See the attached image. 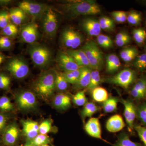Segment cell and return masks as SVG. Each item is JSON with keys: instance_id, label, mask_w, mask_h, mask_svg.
I'll return each instance as SVG.
<instances>
[{"instance_id": "23", "label": "cell", "mask_w": 146, "mask_h": 146, "mask_svg": "<svg viewBox=\"0 0 146 146\" xmlns=\"http://www.w3.org/2000/svg\"><path fill=\"white\" fill-rule=\"evenodd\" d=\"M138 54V49L133 46L125 48L120 53V57L125 62H129L134 60Z\"/></svg>"}, {"instance_id": "57", "label": "cell", "mask_w": 146, "mask_h": 146, "mask_svg": "<svg viewBox=\"0 0 146 146\" xmlns=\"http://www.w3.org/2000/svg\"><path fill=\"white\" fill-rule=\"evenodd\" d=\"M41 146H49L48 145V144H46V145H42Z\"/></svg>"}, {"instance_id": "33", "label": "cell", "mask_w": 146, "mask_h": 146, "mask_svg": "<svg viewBox=\"0 0 146 146\" xmlns=\"http://www.w3.org/2000/svg\"><path fill=\"white\" fill-rule=\"evenodd\" d=\"M56 88L60 91H65L68 87L69 83L67 82L63 73L56 72Z\"/></svg>"}, {"instance_id": "11", "label": "cell", "mask_w": 146, "mask_h": 146, "mask_svg": "<svg viewBox=\"0 0 146 146\" xmlns=\"http://www.w3.org/2000/svg\"><path fill=\"white\" fill-rule=\"evenodd\" d=\"M121 102L124 106V116L129 130L131 131L134 128V122L136 117V107L133 102L122 99Z\"/></svg>"}, {"instance_id": "10", "label": "cell", "mask_w": 146, "mask_h": 146, "mask_svg": "<svg viewBox=\"0 0 146 146\" xmlns=\"http://www.w3.org/2000/svg\"><path fill=\"white\" fill-rule=\"evenodd\" d=\"M57 17L55 12L50 8L45 13L43 21V29L45 33L50 36L54 35L58 28Z\"/></svg>"}, {"instance_id": "18", "label": "cell", "mask_w": 146, "mask_h": 146, "mask_svg": "<svg viewBox=\"0 0 146 146\" xmlns=\"http://www.w3.org/2000/svg\"><path fill=\"white\" fill-rule=\"evenodd\" d=\"M125 123L121 115L116 114L108 120L106 128L108 131L116 133L122 130L125 127Z\"/></svg>"}, {"instance_id": "38", "label": "cell", "mask_w": 146, "mask_h": 146, "mask_svg": "<svg viewBox=\"0 0 146 146\" xmlns=\"http://www.w3.org/2000/svg\"><path fill=\"white\" fill-rule=\"evenodd\" d=\"M133 66L138 70L144 71L146 69V54L138 55L133 60Z\"/></svg>"}, {"instance_id": "46", "label": "cell", "mask_w": 146, "mask_h": 146, "mask_svg": "<svg viewBox=\"0 0 146 146\" xmlns=\"http://www.w3.org/2000/svg\"><path fill=\"white\" fill-rule=\"evenodd\" d=\"M10 78L8 76L0 74V89H7L10 86Z\"/></svg>"}, {"instance_id": "54", "label": "cell", "mask_w": 146, "mask_h": 146, "mask_svg": "<svg viewBox=\"0 0 146 146\" xmlns=\"http://www.w3.org/2000/svg\"><path fill=\"white\" fill-rule=\"evenodd\" d=\"M23 146H35L34 145H33L29 141H27V142Z\"/></svg>"}, {"instance_id": "28", "label": "cell", "mask_w": 146, "mask_h": 146, "mask_svg": "<svg viewBox=\"0 0 146 146\" xmlns=\"http://www.w3.org/2000/svg\"><path fill=\"white\" fill-rule=\"evenodd\" d=\"M118 99L115 97H110L103 102V108L106 113L115 112L117 109Z\"/></svg>"}, {"instance_id": "52", "label": "cell", "mask_w": 146, "mask_h": 146, "mask_svg": "<svg viewBox=\"0 0 146 146\" xmlns=\"http://www.w3.org/2000/svg\"><path fill=\"white\" fill-rule=\"evenodd\" d=\"M129 35L125 32L122 31L116 35L115 40H119L123 39L129 36Z\"/></svg>"}, {"instance_id": "6", "label": "cell", "mask_w": 146, "mask_h": 146, "mask_svg": "<svg viewBox=\"0 0 146 146\" xmlns=\"http://www.w3.org/2000/svg\"><path fill=\"white\" fill-rule=\"evenodd\" d=\"M83 36L78 32L67 29L63 32L61 41L63 44L71 50L76 49L83 42Z\"/></svg>"}, {"instance_id": "60", "label": "cell", "mask_w": 146, "mask_h": 146, "mask_svg": "<svg viewBox=\"0 0 146 146\" xmlns=\"http://www.w3.org/2000/svg\"></svg>"}, {"instance_id": "55", "label": "cell", "mask_w": 146, "mask_h": 146, "mask_svg": "<svg viewBox=\"0 0 146 146\" xmlns=\"http://www.w3.org/2000/svg\"><path fill=\"white\" fill-rule=\"evenodd\" d=\"M3 60V56H2L1 55V54H0V64H1V63L2 62Z\"/></svg>"}, {"instance_id": "32", "label": "cell", "mask_w": 146, "mask_h": 146, "mask_svg": "<svg viewBox=\"0 0 146 146\" xmlns=\"http://www.w3.org/2000/svg\"><path fill=\"white\" fill-rule=\"evenodd\" d=\"M97 41L98 44L104 48L109 49L113 47V41L108 35L100 34L97 36Z\"/></svg>"}, {"instance_id": "41", "label": "cell", "mask_w": 146, "mask_h": 146, "mask_svg": "<svg viewBox=\"0 0 146 146\" xmlns=\"http://www.w3.org/2000/svg\"><path fill=\"white\" fill-rule=\"evenodd\" d=\"M52 126V123L50 120H44L39 125V133L43 135H46L50 131Z\"/></svg>"}, {"instance_id": "14", "label": "cell", "mask_w": 146, "mask_h": 146, "mask_svg": "<svg viewBox=\"0 0 146 146\" xmlns=\"http://www.w3.org/2000/svg\"><path fill=\"white\" fill-rule=\"evenodd\" d=\"M57 62L60 68L65 72L76 70L81 68L66 53H59L58 56Z\"/></svg>"}, {"instance_id": "35", "label": "cell", "mask_w": 146, "mask_h": 146, "mask_svg": "<svg viewBox=\"0 0 146 146\" xmlns=\"http://www.w3.org/2000/svg\"><path fill=\"white\" fill-rule=\"evenodd\" d=\"M133 39L138 44L141 45L146 39V32L144 29H134L132 31Z\"/></svg>"}, {"instance_id": "44", "label": "cell", "mask_w": 146, "mask_h": 146, "mask_svg": "<svg viewBox=\"0 0 146 146\" xmlns=\"http://www.w3.org/2000/svg\"><path fill=\"white\" fill-rule=\"evenodd\" d=\"M10 18L9 13L7 11H3L0 12V28L3 29L9 23Z\"/></svg>"}, {"instance_id": "2", "label": "cell", "mask_w": 146, "mask_h": 146, "mask_svg": "<svg viewBox=\"0 0 146 146\" xmlns=\"http://www.w3.org/2000/svg\"><path fill=\"white\" fill-rule=\"evenodd\" d=\"M56 72L51 70L44 72L36 80L35 89L39 96L43 98H48L51 96L56 88Z\"/></svg>"}, {"instance_id": "58", "label": "cell", "mask_w": 146, "mask_h": 146, "mask_svg": "<svg viewBox=\"0 0 146 146\" xmlns=\"http://www.w3.org/2000/svg\"><path fill=\"white\" fill-rule=\"evenodd\" d=\"M144 3H145V4L146 5V1H144Z\"/></svg>"}, {"instance_id": "36", "label": "cell", "mask_w": 146, "mask_h": 146, "mask_svg": "<svg viewBox=\"0 0 146 146\" xmlns=\"http://www.w3.org/2000/svg\"><path fill=\"white\" fill-rule=\"evenodd\" d=\"M13 109V105L8 97L0 98V111L2 113L10 112Z\"/></svg>"}, {"instance_id": "3", "label": "cell", "mask_w": 146, "mask_h": 146, "mask_svg": "<svg viewBox=\"0 0 146 146\" xmlns=\"http://www.w3.org/2000/svg\"><path fill=\"white\" fill-rule=\"evenodd\" d=\"M81 49L88 58L91 69L98 71L101 70L104 64L103 55L96 42L89 41Z\"/></svg>"}, {"instance_id": "15", "label": "cell", "mask_w": 146, "mask_h": 146, "mask_svg": "<svg viewBox=\"0 0 146 146\" xmlns=\"http://www.w3.org/2000/svg\"><path fill=\"white\" fill-rule=\"evenodd\" d=\"M84 130L91 137L104 141L102 137L101 126L98 118H90L84 125Z\"/></svg>"}, {"instance_id": "45", "label": "cell", "mask_w": 146, "mask_h": 146, "mask_svg": "<svg viewBox=\"0 0 146 146\" xmlns=\"http://www.w3.org/2000/svg\"><path fill=\"white\" fill-rule=\"evenodd\" d=\"M134 128L143 143L144 145L146 146V127L137 125L134 126Z\"/></svg>"}, {"instance_id": "47", "label": "cell", "mask_w": 146, "mask_h": 146, "mask_svg": "<svg viewBox=\"0 0 146 146\" xmlns=\"http://www.w3.org/2000/svg\"><path fill=\"white\" fill-rule=\"evenodd\" d=\"M11 44V40L7 36H2L0 38V48H8Z\"/></svg>"}, {"instance_id": "27", "label": "cell", "mask_w": 146, "mask_h": 146, "mask_svg": "<svg viewBox=\"0 0 146 146\" xmlns=\"http://www.w3.org/2000/svg\"><path fill=\"white\" fill-rule=\"evenodd\" d=\"M114 146H143L139 143H135L130 140L125 132L121 133Z\"/></svg>"}, {"instance_id": "24", "label": "cell", "mask_w": 146, "mask_h": 146, "mask_svg": "<svg viewBox=\"0 0 146 146\" xmlns=\"http://www.w3.org/2000/svg\"><path fill=\"white\" fill-rule=\"evenodd\" d=\"M10 20L15 25H20L26 18V13L19 7L12 9L9 12Z\"/></svg>"}, {"instance_id": "40", "label": "cell", "mask_w": 146, "mask_h": 146, "mask_svg": "<svg viewBox=\"0 0 146 146\" xmlns=\"http://www.w3.org/2000/svg\"><path fill=\"white\" fill-rule=\"evenodd\" d=\"M29 141L35 146H41L49 143L50 139L47 135L39 133L33 139Z\"/></svg>"}, {"instance_id": "5", "label": "cell", "mask_w": 146, "mask_h": 146, "mask_svg": "<svg viewBox=\"0 0 146 146\" xmlns=\"http://www.w3.org/2000/svg\"><path fill=\"white\" fill-rule=\"evenodd\" d=\"M136 77V73L134 71L125 69L112 77L106 79V81L108 83L118 85L127 89L133 83Z\"/></svg>"}, {"instance_id": "30", "label": "cell", "mask_w": 146, "mask_h": 146, "mask_svg": "<svg viewBox=\"0 0 146 146\" xmlns=\"http://www.w3.org/2000/svg\"><path fill=\"white\" fill-rule=\"evenodd\" d=\"M101 76L99 71L97 70H92L91 72V79L89 86L86 88V90L92 91L95 88L98 87L100 83Z\"/></svg>"}, {"instance_id": "39", "label": "cell", "mask_w": 146, "mask_h": 146, "mask_svg": "<svg viewBox=\"0 0 146 146\" xmlns=\"http://www.w3.org/2000/svg\"><path fill=\"white\" fill-rule=\"evenodd\" d=\"M85 92L84 90L78 91L73 96L72 101L74 104L78 106H84L86 104L87 99Z\"/></svg>"}, {"instance_id": "50", "label": "cell", "mask_w": 146, "mask_h": 146, "mask_svg": "<svg viewBox=\"0 0 146 146\" xmlns=\"http://www.w3.org/2000/svg\"><path fill=\"white\" fill-rule=\"evenodd\" d=\"M131 94L132 96L136 99H141L144 98V96L139 91L132 88L131 91Z\"/></svg>"}, {"instance_id": "31", "label": "cell", "mask_w": 146, "mask_h": 146, "mask_svg": "<svg viewBox=\"0 0 146 146\" xmlns=\"http://www.w3.org/2000/svg\"><path fill=\"white\" fill-rule=\"evenodd\" d=\"M99 22L102 29L110 31H113L115 30V22L111 18L103 16L100 18Z\"/></svg>"}, {"instance_id": "13", "label": "cell", "mask_w": 146, "mask_h": 146, "mask_svg": "<svg viewBox=\"0 0 146 146\" xmlns=\"http://www.w3.org/2000/svg\"><path fill=\"white\" fill-rule=\"evenodd\" d=\"M20 134L18 126L14 123L10 124L4 130L3 140L5 145L12 146L16 143Z\"/></svg>"}, {"instance_id": "12", "label": "cell", "mask_w": 146, "mask_h": 146, "mask_svg": "<svg viewBox=\"0 0 146 146\" xmlns=\"http://www.w3.org/2000/svg\"><path fill=\"white\" fill-rule=\"evenodd\" d=\"M38 26L35 23H31L24 27L21 31V36L23 41L29 44L36 42L38 38Z\"/></svg>"}, {"instance_id": "4", "label": "cell", "mask_w": 146, "mask_h": 146, "mask_svg": "<svg viewBox=\"0 0 146 146\" xmlns=\"http://www.w3.org/2000/svg\"><path fill=\"white\" fill-rule=\"evenodd\" d=\"M29 52L33 63L39 68L46 67L51 60V52L48 48L44 46H33L29 49Z\"/></svg>"}, {"instance_id": "42", "label": "cell", "mask_w": 146, "mask_h": 146, "mask_svg": "<svg viewBox=\"0 0 146 146\" xmlns=\"http://www.w3.org/2000/svg\"><path fill=\"white\" fill-rule=\"evenodd\" d=\"M2 32L6 36H13L18 33V29L16 25L9 23L5 28L3 29Z\"/></svg>"}, {"instance_id": "26", "label": "cell", "mask_w": 146, "mask_h": 146, "mask_svg": "<svg viewBox=\"0 0 146 146\" xmlns=\"http://www.w3.org/2000/svg\"><path fill=\"white\" fill-rule=\"evenodd\" d=\"M99 110V108L92 102H87L84 106L81 112V116L84 120L87 117H91Z\"/></svg>"}, {"instance_id": "43", "label": "cell", "mask_w": 146, "mask_h": 146, "mask_svg": "<svg viewBox=\"0 0 146 146\" xmlns=\"http://www.w3.org/2000/svg\"><path fill=\"white\" fill-rule=\"evenodd\" d=\"M133 88L140 92L144 97L146 92V79L142 78L137 82Z\"/></svg>"}, {"instance_id": "9", "label": "cell", "mask_w": 146, "mask_h": 146, "mask_svg": "<svg viewBox=\"0 0 146 146\" xmlns=\"http://www.w3.org/2000/svg\"><path fill=\"white\" fill-rule=\"evenodd\" d=\"M16 102L18 107L23 110H29L34 108L37 101L35 95L30 91H24L16 96Z\"/></svg>"}, {"instance_id": "51", "label": "cell", "mask_w": 146, "mask_h": 146, "mask_svg": "<svg viewBox=\"0 0 146 146\" xmlns=\"http://www.w3.org/2000/svg\"><path fill=\"white\" fill-rule=\"evenodd\" d=\"M111 15L115 21L118 23H122L119 14V11H114L111 13Z\"/></svg>"}, {"instance_id": "7", "label": "cell", "mask_w": 146, "mask_h": 146, "mask_svg": "<svg viewBox=\"0 0 146 146\" xmlns=\"http://www.w3.org/2000/svg\"><path fill=\"white\" fill-rule=\"evenodd\" d=\"M7 69L16 78H25L28 75L29 68L24 60L20 58L12 59L7 65Z\"/></svg>"}, {"instance_id": "17", "label": "cell", "mask_w": 146, "mask_h": 146, "mask_svg": "<svg viewBox=\"0 0 146 146\" xmlns=\"http://www.w3.org/2000/svg\"><path fill=\"white\" fill-rule=\"evenodd\" d=\"M23 132L28 141L35 138L39 133V125L35 121L31 120H23L21 121Z\"/></svg>"}, {"instance_id": "53", "label": "cell", "mask_w": 146, "mask_h": 146, "mask_svg": "<svg viewBox=\"0 0 146 146\" xmlns=\"http://www.w3.org/2000/svg\"><path fill=\"white\" fill-rule=\"evenodd\" d=\"M119 12L121 20L122 23H125L127 20L128 13L125 11H119Z\"/></svg>"}, {"instance_id": "48", "label": "cell", "mask_w": 146, "mask_h": 146, "mask_svg": "<svg viewBox=\"0 0 146 146\" xmlns=\"http://www.w3.org/2000/svg\"><path fill=\"white\" fill-rule=\"evenodd\" d=\"M8 118L3 113H0V132L5 130L6 127Z\"/></svg>"}, {"instance_id": "21", "label": "cell", "mask_w": 146, "mask_h": 146, "mask_svg": "<svg viewBox=\"0 0 146 146\" xmlns=\"http://www.w3.org/2000/svg\"><path fill=\"white\" fill-rule=\"evenodd\" d=\"M53 103L56 108L61 110H65L71 106V99L68 95L59 94L55 97Z\"/></svg>"}, {"instance_id": "22", "label": "cell", "mask_w": 146, "mask_h": 146, "mask_svg": "<svg viewBox=\"0 0 146 146\" xmlns=\"http://www.w3.org/2000/svg\"><path fill=\"white\" fill-rule=\"evenodd\" d=\"M106 69L108 72L113 73L118 70L121 66L119 57L114 54L107 55L105 57Z\"/></svg>"}, {"instance_id": "19", "label": "cell", "mask_w": 146, "mask_h": 146, "mask_svg": "<svg viewBox=\"0 0 146 146\" xmlns=\"http://www.w3.org/2000/svg\"><path fill=\"white\" fill-rule=\"evenodd\" d=\"M66 53L72 58L80 67H88L91 69L88 58L82 49L70 50L67 51Z\"/></svg>"}, {"instance_id": "25", "label": "cell", "mask_w": 146, "mask_h": 146, "mask_svg": "<svg viewBox=\"0 0 146 146\" xmlns=\"http://www.w3.org/2000/svg\"><path fill=\"white\" fill-rule=\"evenodd\" d=\"M93 99L98 102H104L109 98L107 90L102 87H98L91 91Z\"/></svg>"}, {"instance_id": "1", "label": "cell", "mask_w": 146, "mask_h": 146, "mask_svg": "<svg viewBox=\"0 0 146 146\" xmlns=\"http://www.w3.org/2000/svg\"><path fill=\"white\" fill-rule=\"evenodd\" d=\"M65 11L71 16L94 15L101 12V9L94 1L72 2L64 6Z\"/></svg>"}, {"instance_id": "8", "label": "cell", "mask_w": 146, "mask_h": 146, "mask_svg": "<svg viewBox=\"0 0 146 146\" xmlns=\"http://www.w3.org/2000/svg\"><path fill=\"white\" fill-rule=\"evenodd\" d=\"M18 7L26 14L35 18H40L43 16L50 9L46 5L28 1H23L19 3Z\"/></svg>"}, {"instance_id": "37", "label": "cell", "mask_w": 146, "mask_h": 146, "mask_svg": "<svg viewBox=\"0 0 146 146\" xmlns=\"http://www.w3.org/2000/svg\"><path fill=\"white\" fill-rule=\"evenodd\" d=\"M136 117L144 126L146 127V102L136 108Z\"/></svg>"}, {"instance_id": "34", "label": "cell", "mask_w": 146, "mask_h": 146, "mask_svg": "<svg viewBox=\"0 0 146 146\" xmlns=\"http://www.w3.org/2000/svg\"><path fill=\"white\" fill-rule=\"evenodd\" d=\"M142 19V15L140 12L132 11L128 14L127 21L130 25L137 26L141 23Z\"/></svg>"}, {"instance_id": "29", "label": "cell", "mask_w": 146, "mask_h": 146, "mask_svg": "<svg viewBox=\"0 0 146 146\" xmlns=\"http://www.w3.org/2000/svg\"><path fill=\"white\" fill-rule=\"evenodd\" d=\"M81 70L82 67L76 70L64 72L63 74L68 83L76 84L80 76Z\"/></svg>"}, {"instance_id": "59", "label": "cell", "mask_w": 146, "mask_h": 146, "mask_svg": "<svg viewBox=\"0 0 146 146\" xmlns=\"http://www.w3.org/2000/svg\"><path fill=\"white\" fill-rule=\"evenodd\" d=\"M145 97L146 98V93H145Z\"/></svg>"}, {"instance_id": "49", "label": "cell", "mask_w": 146, "mask_h": 146, "mask_svg": "<svg viewBox=\"0 0 146 146\" xmlns=\"http://www.w3.org/2000/svg\"><path fill=\"white\" fill-rule=\"evenodd\" d=\"M131 41V37L130 35L119 40H115V43L119 47H123L125 45L128 44Z\"/></svg>"}, {"instance_id": "16", "label": "cell", "mask_w": 146, "mask_h": 146, "mask_svg": "<svg viewBox=\"0 0 146 146\" xmlns=\"http://www.w3.org/2000/svg\"><path fill=\"white\" fill-rule=\"evenodd\" d=\"M81 25L84 31L90 36H97L101 32L99 21L94 18H87L84 19Z\"/></svg>"}, {"instance_id": "56", "label": "cell", "mask_w": 146, "mask_h": 146, "mask_svg": "<svg viewBox=\"0 0 146 146\" xmlns=\"http://www.w3.org/2000/svg\"><path fill=\"white\" fill-rule=\"evenodd\" d=\"M145 53L146 54V44H145Z\"/></svg>"}, {"instance_id": "20", "label": "cell", "mask_w": 146, "mask_h": 146, "mask_svg": "<svg viewBox=\"0 0 146 146\" xmlns=\"http://www.w3.org/2000/svg\"><path fill=\"white\" fill-rule=\"evenodd\" d=\"M92 69L88 67H82L81 74L78 81L76 84L77 89H81L86 88L89 86L91 79Z\"/></svg>"}]
</instances>
